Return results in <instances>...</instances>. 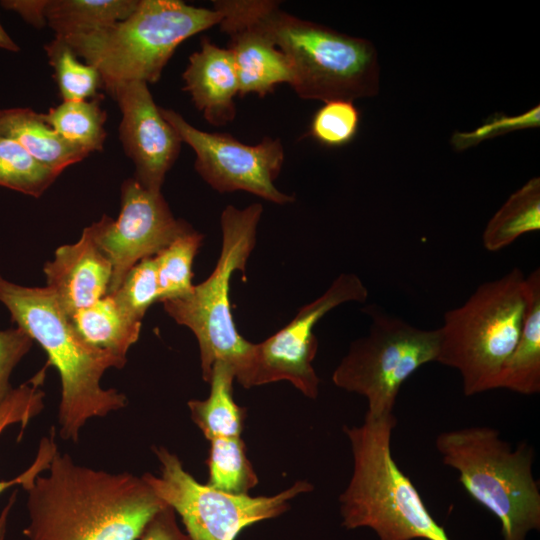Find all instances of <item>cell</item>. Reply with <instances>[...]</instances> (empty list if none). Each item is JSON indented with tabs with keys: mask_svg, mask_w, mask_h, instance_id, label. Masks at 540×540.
<instances>
[{
	"mask_svg": "<svg viewBox=\"0 0 540 540\" xmlns=\"http://www.w3.org/2000/svg\"><path fill=\"white\" fill-rule=\"evenodd\" d=\"M25 491L26 540H138L166 506L142 476L87 467L59 450Z\"/></svg>",
	"mask_w": 540,
	"mask_h": 540,
	"instance_id": "cell-1",
	"label": "cell"
},
{
	"mask_svg": "<svg viewBox=\"0 0 540 540\" xmlns=\"http://www.w3.org/2000/svg\"><path fill=\"white\" fill-rule=\"evenodd\" d=\"M0 302L17 327L43 348L48 364L58 371V425L63 440L76 443L89 420L126 407L123 393L101 385L104 373L124 367L126 359L86 343L47 287L19 285L0 274Z\"/></svg>",
	"mask_w": 540,
	"mask_h": 540,
	"instance_id": "cell-2",
	"label": "cell"
},
{
	"mask_svg": "<svg viewBox=\"0 0 540 540\" xmlns=\"http://www.w3.org/2000/svg\"><path fill=\"white\" fill-rule=\"evenodd\" d=\"M226 1L283 52L292 69L290 86L302 99L353 101L378 93V54L367 39L300 19L276 1Z\"/></svg>",
	"mask_w": 540,
	"mask_h": 540,
	"instance_id": "cell-3",
	"label": "cell"
},
{
	"mask_svg": "<svg viewBox=\"0 0 540 540\" xmlns=\"http://www.w3.org/2000/svg\"><path fill=\"white\" fill-rule=\"evenodd\" d=\"M394 414L365 416L360 426H344L353 472L339 496L342 526L370 528L379 540H451L433 518L410 478L391 452Z\"/></svg>",
	"mask_w": 540,
	"mask_h": 540,
	"instance_id": "cell-4",
	"label": "cell"
},
{
	"mask_svg": "<svg viewBox=\"0 0 540 540\" xmlns=\"http://www.w3.org/2000/svg\"><path fill=\"white\" fill-rule=\"evenodd\" d=\"M221 14L179 0H139L135 10L110 27L64 38L75 54L98 70L111 94L129 82L156 83L176 48L217 25Z\"/></svg>",
	"mask_w": 540,
	"mask_h": 540,
	"instance_id": "cell-5",
	"label": "cell"
},
{
	"mask_svg": "<svg viewBox=\"0 0 540 540\" xmlns=\"http://www.w3.org/2000/svg\"><path fill=\"white\" fill-rule=\"evenodd\" d=\"M499 435L494 428L468 427L440 433L435 444L470 497L499 520L502 540H526L540 529L534 450L526 442L512 450Z\"/></svg>",
	"mask_w": 540,
	"mask_h": 540,
	"instance_id": "cell-6",
	"label": "cell"
},
{
	"mask_svg": "<svg viewBox=\"0 0 540 540\" xmlns=\"http://www.w3.org/2000/svg\"><path fill=\"white\" fill-rule=\"evenodd\" d=\"M526 305V276L514 268L444 314L436 362L459 371L466 396L496 389L519 340Z\"/></svg>",
	"mask_w": 540,
	"mask_h": 540,
	"instance_id": "cell-7",
	"label": "cell"
},
{
	"mask_svg": "<svg viewBox=\"0 0 540 540\" xmlns=\"http://www.w3.org/2000/svg\"><path fill=\"white\" fill-rule=\"evenodd\" d=\"M263 212L260 203L221 213L222 246L210 276L194 285L187 295L163 301L165 312L195 335L200 351L202 377L209 382L213 365L229 364L240 382L249 367L254 343L238 332L230 306V281L235 271L245 272L256 244L257 226Z\"/></svg>",
	"mask_w": 540,
	"mask_h": 540,
	"instance_id": "cell-8",
	"label": "cell"
},
{
	"mask_svg": "<svg viewBox=\"0 0 540 540\" xmlns=\"http://www.w3.org/2000/svg\"><path fill=\"white\" fill-rule=\"evenodd\" d=\"M364 309L371 317L369 333L351 343L332 381L364 396L365 416L380 418L393 414L403 383L421 366L436 361L439 333L413 326L376 305Z\"/></svg>",
	"mask_w": 540,
	"mask_h": 540,
	"instance_id": "cell-9",
	"label": "cell"
},
{
	"mask_svg": "<svg viewBox=\"0 0 540 540\" xmlns=\"http://www.w3.org/2000/svg\"><path fill=\"white\" fill-rule=\"evenodd\" d=\"M153 451L160 474L142 477L179 515L190 540H235L246 527L280 516L290 500L313 489L309 482L299 480L272 496L231 494L198 482L166 447L156 446Z\"/></svg>",
	"mask_w": 540,
	"mask_h": 540,
	"instance_id": "cell-10",
	"label": "cell"
},
{
	"mask_svg": "<svg viewBox=\"0 0 540 540\" xmlns=\"http://www.w3.org/2000/svg\"><path fill=\"white\" fill-rule=\"evenodd\" d=\"M368 289L353 273L339 275L317 299L301 307L296 316L262 342L254 343L244 388L288 381L306 397L315 399L320 379L313 368L318 350L314 327L328 312L347 302H364Z\"/></svg>",
	"mask_w": 540,
	"mask_h": 540,
	"instance_id": "cell-11",
	"label": "cell"
},
{
	"mask_svg": "<svg viewBox=\"0 0 540 540\" xmlns=\"http://www.w3.org/2000/svg\"><path fill=\"white\" fill-rule=\"evenodd\" d=\"M159 109L182 142L193 149L195 169L213 189L221 193L241 190L280 205L295 201L274 184L284 162L279 139L265 137L257 145H246L226 133L199 130L172 109Z\"/></svg>",
	"mask_w": 540,
	"mask_h": 540,
	"instance_id": "cell-12",
	"label": "cell"
},
{
	"mask_svg": "<svg viewBox=\"0 0 540 540\" xmlns=\"http://www.w3.org/2000/svg\"><path fill=\"white\" fill-rule=\"evenodd\" d=\"M95 240L112 266L108 293H114L127 273L143 259L154 257L191 225L176 219L161 191L142 186L135 178L121 186V210L91 224Z\"/></svg>",
	"mask_w": 540,
	"mask_h": 540,
	"instance_id": "cell-13",
	"label": "cell"
},
{
	"mask_svg": "<svg viewBox=\"0 0 540 540\" xmlns=\"http://www.w3.org/2000/svg\"><path fill=\"white\" fill-rule=\"evenodd\" d=\"M110 95L122 114L119 138L135 165L134 178L149 190L161 191L180 153L181 138L162 116L147 83L129 82Z\"/></svg>",
	"mask_w": 540,
	"mask_h": 540,
	"instance_id": "cell-14",
	"label": "cell"
},
{
	"mask_svg": "<svg viewBox=\"0 0 540 540\" xmlns=\"http://www.w3.org/2000/svg\"><path fill=\"white\" fill-rule=\"evenodd\" d=\"M47 288L69 315L86 308L108 293L112 266L98 246L92 226L83 229L80 239L57 248L45 263Z\"/></svg>",
	"mask_w": 540,
	"mask_h": 540,
	"instance_id": "cell-15",
	"label": "cell"
},
{
	"mask_svg": "<svg viewBox=\"0 0 540 540\" xmlns=\"http://www.w3.org/2000/svg\"><path fill=\"white\" fill-rule=\"evenodd\" d=\"M222 18L221 31L228 37L230 51L239 81V94L260 97L271 93L282 83L293 80L290 63L283 52L263 32L237 14L226 0L214 1Z\"/></svg>",
	"mask_w": 540,
	"mask_h": 540,
	"instance_id": "cell-16",
	"label": "cell"
},
{
	"mask_svg": "<svg viewBox=\"0 0 540 540\" xmlns=\"http://www.w3.org/2000/svg\"><path fill=\"white\" fill-rule=\"evenodd\" d=\"M182 78L183 90L190 94L195 107L211 125L223 126L234 120V97L239 94V81L228 49L203 38L200 50L190 55Z\"/></svg>",
	"mask_w": 540,
	"mask_h": 540,
	"instance_id": "cell-17",
	"label": "cell"
},
{
	"mask_svg": "<svg viewBox=\"0 0 540 540\" xmlns=\"http://www.w3.org/2000/svg\"><path fill=\"white\" fill-rule=\"evenodd\" d=\"M0 136L19 143L58 175L90 155L65 141L43 121L41 113L28 107L0 109Z\"/></svg>",
	"mask_w": 540,
	"mask_h": 540,
	"instance_id": "cell-18",
	"label": "cell"
},
{
	"mask_svg": "<svg viewBox=\"0 0 540 540\" xmlns=\"http://www.w3.org/2000/svg\"><path fill=\"white\" fill-rule=\"evenodd\" d=\"M47 367L48 363L29 380L12 388L0 406V434L12 425H20L23 431L28 423L42 411L45 395L42 386ZM57 450L53 428L48 436L42 438L34 461L26 470L10 480H0V494L14 486H22L24 490H27L49 467Z\"/></svg>",
	"mask_w": 540,
	"mask_h": 540,
	"instance_id": "cell-19",
	"label": "cell"
},
{
	"mask_svg": "<svg viewBox=\"0 0 540 540\" xmlns=\"http://www.w3.org/2000/svg\"><path fill=\"white\" fill-rule=\"evenodd\" d=\"M527 305L515 349L502 367L496 389L523 395L540 392V270L526 276Z\"/></svg>",
	"mask_w": 540,
	"mask_h": 540,
	"instance_id": "cell-20",
	"label": "cell"
},
{
	"mask_svg": "<svg viewBox=\"0 0 540 540\" xmlns=\"http://www.w3.org/2000/svg\"><path fill=\"white\" fill-rule=\"evenodd\" d=\"M70 319L86 343L123 359L137 342L142 327V321L128 313L113 294L75 312Z\"/></svg>",
	"mask_w": 540,
	"mask_h": 540,
	"instance_id": "cell-21",
	"label": "cell"
},
{
	"mask_svg": "<svg viewBox=\"0 0 540 540\" xmlns=\"http://www.w3.org/2000/svg\"><path fill=\"white\" fill-rule=\"evenodd\" d=\"M234 380V369L218 361L211 370L209 396L204 400L188 402L191 419L209 441L241 435L246 409L234 401Z\"/></svg>",
	"mask_w": 540,
	"mask_h": 540,
	"instance_id": "cell-22",
	"label": "cell"
},
{
	"mask_svg": "<svg viewBox=\"0 0 540 540\" xmlns=\"http://www.w3.org/2000/svg\"><path fill=\"white\" fill-rule=\"evenodd\" d=\"M139 0H48L47 26L66 38L112 26L126 19Z\"/></svg>",
	"mask_w": 540,
	"mask_h": 540,
	"instance_id": "cell-23",
	"label": "cell"
},
{
	"mask_svg": "<svg viewBox=\"0 0 540 540\" xmlns=\"http://www.w3.org/2000/svg\"><path fill=\"white\" fill-rule=\"evenodd\" d=\"M540 230V179L534 177L516 190L487 223L483 246L496 252L520 236Z\"/></svg>",
	"mask_w": 540,
	"mask_h": 540,
	"instance_id": "cell-24",
	"label": "cell"
},
{
	"mask_svg": "<svg viewBox=\"0 0 540 540\" xmlns=\"http://www.w3.org/2000/svg\"><path fill=\"white\" fill-rule=\"evenodd\" d=\"M103 96L80 101H63L47 113L43 121L70 144L92 153L101 151L106 139L104 124L106 111L102 108Z\"/></svg>",
	"mask_w": 540,
	"mask_h": 540,
	"instance_id": "cell-25",
	"label": "cell"
},
{
	"mask_svg": "<svg viewBox=\"0 0 540 540\" xmlns=\"http://www.w3.org/2000/svg\"><path fill=\"white\" fill-rule=\"evenodd\" d=\"M206 463L209 471L207 485L217 490L245 495L258 483L241 437L211 440Z\"/></svg>",
	"mask_w": 540,
	"mask_h": 540,
	"instance_id": "cell-26",
	"label": "cell"
},
{
	"mask_svg": "<svg viewBox=\"0 0 540 540\" xmlns=\"http://www.w3.org/2000/svg\"><path fill=\"white\" fill-rule=\"evenodd\" d=\"M202 240L203 235L191 226L153 257L159 302L180 298L191 292L194 287L192 265Z\"/></svg>",
	"mask_w": 540,
	"mask_h": 540,
	"instance_id": "cell-27",
	"label": "cell"
},
{
	"mask_svg": "<svg viewBox=\"0 0 540 540\" xmlns=\"http://www.w3.org/2000/svg\"><path fill=\"white\" fill-rule=\"evenodd\" d=\"M49 64L54 69V77L63 101L87 100L99 95L103 88L100 73L93 66L78 60L67 41L55 36L44 45Z\"/></svg>",
	"mask_w": 540,
	"mask_h": 540,
	"instance_id": "cell-28",
	"label": "cell"
},
{
	"mask_svg": "<svg viewBox=\"0 0 540 540\" xmlns=\"http://www.w3.org/2000/svg\"><path fill=\"white\" fill-rule=\"evenodd\" d=\"M58 176L19 143L0 136V186L39 198Z\"/></svg>",
	"mask_w": 540,
	"mask_h": 540,
	"instance_id": "cell-29",
	"label": "cell"
},
{
	"mask_svg": "<svg viewBox=\"0 0 540 540\" xmlns=\"http://www.w3.org/2000/svg\"><path fill=\"white\" fill-rule=\"evenodd\" d=\"M360 124V112L353 101L334 100L314 114L309 134L322 145L340 147L351 142Z\"/></svg>",
	"mask_w": 540,
	"mask_h": 540,
	"instance_id": "cell-30",
	"label": "cell"
},
{
	"mask_svg": "<svg viewBox=\"0 0 540 540\" xmlns=\"http://www.w3.org/2000/svg\"><path fill=\"white\" fill-rule=\"evenodd\" d=\"M111 294L128 313L142 321L148 308L159 302L154 258L143 259L132 267L120 287Z\"/></svg>",
	"mask_w": 540,
	"mask_h": 540,
	"instance_id": "cell-31",
	"label": "cell"
},
{
	"mask_svg": "<svg viewBox=\"0 0 540 540\" xmlns=\"http://www.w3.org/2000/svg\"><path fill=\"white\" fill-rule=\"evenodd\" d=\"M540 122L539 105L516 116L496 114L470 132H455L451 144L456 150H465L486 139L503 135L514 130L538 127Z\"/></svg>",
	"mask_w": 540,
	"mask_h": 540,
	"instance_id": "cell-32",
	"label": "cell"
},
{
	"mask_svg": "<svg viewBox=\"0 0 540 540\" xmlns=\"http://www.w3.org/2000/svg\"><path fill=\"white\" fill-rule=\"evenodd\" d=\"M32 344V338L17 326L0 330V406L12 390L10 377L14 368Z\"/></svg>",
	"mask_w": 540,
	"mask_h": 540,
	"instance_id": "cell-33",
	"label": "cell"
},
{
	"mask_svg": "<svg viewBox=\"0 0 540 540\" xmlns=\"http://www.w3.org/2000/svg\"><path fill=\"white\" fill-rule=\"evenodd\" d=\"M138 540H190L179 527L174 510L166 505L148 523Z\"/></svg>",
	"mask_w": 540,
	"mask_h": 540,
	"instance_id": "cell-34",
	"label": "cell"
},
{
	"mask_svg": "<svg viewBox=\"0 0 540 540\" xmlns=\"http://www.w3.org/2000/svg\"><path fill=\"white\" fill-rule=\"evenodd\" d=\"M48 0H3L0 5L17 13L31 26L41 29L47 25L46 8Z\"/></svg>",
	"mask_w": 540,
	"mask_h": 540,
	"instance_id": "cell-35",
	"label": "cell"
},
{
	"mask_svg": "<svg viewBox=\"0 0 540 540\" xmlns=\"http://www.w3.org/2000/svg\"><path fill=\"white\" fill-rule=\"evenodd\" d=\"M16 495L17 491H13L9 499L7 500L5 506L0 511V540H5L7 529H8V522H9V516L12 512L13 506L16 501Z\"/></svg>",
	"mask_w": 540,
	"mask_h": 540,
	"instance_id": "cell-36",
	"label": "cell"
},
{
	"mask_svg": "<svg viewBox=\"0 0 540 540\" xmlns=\"http://www.w3.org/2000/svg\"><path fill=\"white\" fill-rule=\"evenodd\" d=\"M0 49L7 50L9 52H19L20 47L7 33L5 28L0 22Z\"/></svg>",
	"mask_w": 540,
	"mask_h": 540,
	"instance_id": "cell-37",
	"label": "cell"
}]
</instances>
